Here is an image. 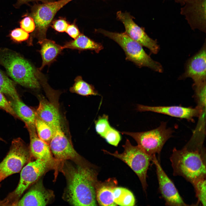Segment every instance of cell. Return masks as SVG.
I'll list each match as a JSON object with an SVG mask.
<instances>
[{
    "mask_svg": "<svg viewBox=\"0 0 206 206\" xmlns=\"http://www.w3.org/2000/svg\"><path fill=\"white\" fill-rule=\"evenodd\" d=\"M65 169L66 201L74 206H96L95 186L98 181L94 170L83 164L76 167L68 165Z\"/></svg>",
    "mask_w": 206,
    "mask_h": 206,
    "instance_id": "cell-1",
    "label": "cell"
},
{
    "mask_svg": "<svg viewBox=\"0 0 206 206\" xmlns=\"http://www.w3.org/2000/svg\"><path fill=\"white\" fill-rule=\"evenodd\" d=\"M175 176L183 177L192 184L205 178L206 154L201 150L173 149L170 157Z\"/></svg>",
    "mask_w": 206,
    "mask_h": 206,
    "instance_id": "cell-2",
    "label": "cell"
},
{
    "mask_svg": "<svg viewBox=\"0 0 206 206\" xmlns=\"http://www.w3.org/2000/svg\"><path fill=\"white\" fill-rule=\"evenodd\" d=\"M0 63L16 83L31 89L40 88L43 74L18 54L7 49L0 51Z\"/></svg>",
    "mask_w": 206,
    "mask_h": 206,
    "instance_id": "cell-3",
    "label": "cell"
},
{
    "mask_svg": "<svg viewBox=\"0 0 206 206\" xmlns=\"http://www.w3.org/2000/svg\"><path fill=\"white\" fill-rule=\"evenodd\" d=\"M116 42L123 49L126 59L139 67H147L155 71L162 72L161 64L153 60L143 49L142 46L129 37L125 32L121 33L110 32L102 29L95 30Z\"/></svg>",
    "mask_w": 206,
    "mask_h": 206,
    "instance_id": "cell-4",
    "label": "cell"
},
{
    "mask_svg": "<svg viewBox=\"0 0 206 206\" xmlns=\"http://www.w3.org/2000/svg\"><path fill=\"white\" fill-rule=\"evenodd\" d=\"M122 146L124 151L121 153H119L117 151L113 153L104 150L103 151L104 153L118 158L128 165L138 176L143 190L146 193L148 186L146 182L147 171L153 156L147 154L138 145H132L127 139Z\"/></svg>",
    "mask_w": 206,
    "mask_h": 206,
    "instance_id": "cell-5",
    "label": "cell"
},
{
    "mask_svg": "<svg viewBox=\"0 0 206 206\" xmlns=\"http://www.w3.org/2000/svg\"><path fill=\"white\" fill-rule=\"evenodd\" d=\"M167 122H162L159 126L150 130L121 133L132 137L145 152L152 156L160 154L165 143L172 136L174 131L171 128H167Z\"/></svg>",
    "mask_w": 206,
    "mask_h": 206,
    "instance_id": "cell-6",
    "label": "cell"
},
{
    "mask_svg": "<svg viewBox=\"0 0 206 206\" xmlns=\"http://www.w3.org/2000/svg\"><path fill=\"white\" fill-rule=\"evenodd\" d=\"M31 156L29 149L21 138L13 139L9 152L0 163V182L19 172L29 162Z\"/></svg>",
    "mask_w": 206,
    "mask_h": 206,
    "instance_id": "cell-7",
    "label": "cell"
},
{
    "mask_svg": "<svg viewBox=\"0 0 206 206\" xmlns=\"http://www.w3.org/2000/svg\"><path fill=\"white\" fill-rule=\"evenodd\" d=\"M72 0H60L35 5L31 15L35 24L36 35L39 41L46 38L47 30L57 12Z\"/></svg>",
    "mask_w": 206,
    "mask_h": 206,
    "instance_id": "cell-8",
    "label": "cell"
},
{
    "mask_svg": "<svg viewBox=\"0 0 206 206\" xmlns=\"http://www.w3.org/2000/svg\"><path fill=\"white\" fill-rule=\"evenodd\" d=\"M56 165L55 163L40 159H36L34 161L29 162L21 169L17 187L9 195L7 199H15L19 198L30 185Z\"/></svg>",
    "mask_w": 206,
    "mask_h": 206,
    "instance_id": "cell-9",
    "label": "cell"
},
{
    "mask_svg": "<svg viewBox=\"0 0 206 206\" xmlns=\"http://www.w3.org/2000/svg\"><path fill=\"white\" fill-rule=\"evenodd\" d=\"M53 135L49 144L51 152L58 161L80 160V155L62 128V125L53 128Z\"/></svg>",
    "mask_w": 206,
    "mask_h": 206,
    "instance_id": "cell-10",
    "label": "cell"
},
{
    "mask_svg": "<svg viewBox=\"0 0 206 206\" xmlns=\"http://www.w3.org/2000/svg\"><path fill=\"white\" fill-rule=\"evenodd\" d=\"M116 15L117 18L124 24L125 32L129 37L142 46L147 48L153 53H158L159 48L156 41L150 38L143 28L134 22L132 16L127 12L124 13L121 11L117 12Z\"/></svg>",
    "mask_w": 206,
    "mask_h": 206,
    "instance_id": "cell-11",
    "label": "cell"
},
{
    "mask_svg": "<svg viewBox=\"0 0 206 206\" xmlns=\"http://www.w3.org/2000/svg\"><path fill=\"white\" fill-rule=\"evenodd\" d=\"M152 161L156 168L159 189L161 195L167 206H187L180 195L175 185L165 172L155 154Z\"/></svg>",
    "mask_w": 206,
    "mask_h": 206,
    "instance_id": "cell-12",
    "label": "cell"
},
{
    "mask_svg": "<svg viewBox=\"0 0 206 206\" xmlns=\"http://www.w3.org/2000/svg\"><path fill=\"white\" fill-rule=\"evenodd\" d=\"M137 110L140 112H151L191 121L194 117L200 116L203 111L197 106L193 108L181 106H149L140 104L138 105Z\"/></svg>",
    "mask_w": 206,
    "mask_h": 206,
    "instance_id": "cell-13",
    "label": "cell"
},
{
    "mask_svg": "<svg viewBox=\"0 0 206 206\" xmlns=\"http://www.w3.org/2000/svg\"><path fill=\"white\" fill-rule=\"evenodd\" d=\"M206 55L205 42L201 49L188 60L185 72L179 79L190 78L194 83L206 81Z\"/></svg>",
    "mask_w": 206,
    "mask_h": 206,
    "instance_id": "cell-14",
    "label": "cell"
},
{
    "mask_svg": "<svg viewBox=\"0 0 206 206\" xmlns=\"http://www.w3.org/2000/svg\"><path fill=\"white\" fill-rule=\"evenodd\" d=\"M187 3L182 9L192 28L205 32L206 0H185Z\"/></svg>",
    "mask_w": 206,
    "mask_h": 206,
    "instance_id": "cell-15",
    "label": "cell"
},
{
    "mask_svg": "<svg viewBox=\"0 0 206 206\" xmlns=\"http://www.w3.org/2000/svg\"><path fill=\"white\" fill-rule=\"evenodd\" d=\"M52 191L46 189L41 182L34 185L15 205L45 206L53 197Z\"/></svg>",
    "mask_w": 206,
    "mask_h": 206,
    "instance_id": "cell-16",
    "label": "cell"
},
{
    "mask_svg": "<svg viewBox=\"0 0 206 206\" xmlns=\"http://www.w3.org/2000/svg\"><path fill=\"white\" fill-rule=\"evenodd\" d=\"M48 100L44 97L39 99L38 107L35 112L36 116L51 127L61 124L58 100Z\"/></svg>",
    "mask_w": 206,
    "mask_h": 206,
    "instance_id": "cell-17",
    "label": "cell"
},
{
    "mask_svg": "<svg viewBox=\"0 0 206 206\" xmlns=\"http://www.w3.org/2000/svg\"><path fill=\"white\" fill-rule=\"evenodd\" d=\"M29 134V151L31 156L36 159H40L56 163H58L53 157L49 145L38 136L35 125L25 126Z\"/></svg>",
    "mask_w": 206,
    "mask_h": 206,
    "instance_id": "cell-18",
    "label": "cell"
},
{
    "mask_svg": "<svg viewBox=\"0 0 206 206\" xmlns=\"http://www.w3.org/2000/svg\"><path fill=\"white\" fill-rule=\"evenodd\" d=\"M117 182L109 179L103 183L98 181L95 186L96 200L101 206H116L115 203L113 189L116 187Z\"/></svg>",
    "mask_w": 206,
    "mask_h": 206,
    "instance_id": "cell-19",
    "label": "cell"
},
{
    "mask_svg": "<svg viewBox=\"0 0 206 206\" xmlns=\"http://www.w3.org/2000/svg\"><path fill=\"white\" fill-rule=\"evenodd\" d=\"M41 48L39 52L42 59V65L39 70H41L46 65L49 66L55 61L64 49L62 46L51 40L45 38L38 41Z\"/></svg>",
    "mask_w": 206,
    "mask_h": 206,
    "instance_id": "cell-20",
    "label": "cell"
},
{
    "mask_svg": "<svg viewBox=\"0 0 206 206\" xmlns=\"http://www.w3.org/2000/svg\"><path fill=\"white\" fill-rule=\"evenodd\" d=\"M62 47L64 49H77L80 51H94L96 53H99L104 48L101 43L95 42L83 34H80L74 40L66 42Z\"/></svg>",
    "mask_w": 206,
    "mask_h": 206,
    "instance_id": "cell-21",
    "label": "cell"
},
{
    "mask_svg": "<svg viewBox=\"0 0 206 206\" xmlns=\"http://www.w3.org/2000/svg\"><path fill=\"white\" fill-rule=\"evenodd\" d=\"M10 103L17 116L25 122V126L35 125L36 117L35 112L23 103L19 98L12 99Z\"/></svg>",
    "mask_w": 206,
    "mask_h": 206,
    "instance_id": "cell-22",
    "label": "cell"
},
{
    "mask_svg": "<svg viewBox=\"0 0 206 206\" xmlns=\"http://www.w3.org/2000/svg\"><path fill=\"white\" fill-rule=\"evenodd\" d=\"M113 191L114 201L117 205H134L135 203L134 197L129 190L122 187H116L113 189Z\"/></svg>",
    "mask_w": 206,
    "mask_h": 206,
    "instance_id": "cell-23",
    "label": "cell"
},
{
    "mask_svg": "<svg viewBox=\"0 0 206 206\" xmlns=\"http://www.w3.org/2000/svg\"><path fill=\"white\" fill-rule=\"evenodd\" d=\"M74 81V84L70 89L71 92L83 96L99 95L94 86L84 80L81 76H77Z\"/></svg>",
    "mask_w": 206,
    "mask_h": 206,
    "instance_id": "cell-24",
    "label": "cell"
},
{
    "mask_svg": "<svg viewBox=\"0 0 206 206\" xmlns=\"http://www.w3.org/2000/svg\"><path fill=\"white\" fill-rule=\"evenodd\" d=\"M35 126L38 137L49 144L53 135V130L51 126L37 116Z\"/></svg>",
    "mask_w": 206,
    "mask_h": 206,
    "instance_id": "cell-25",
    "label": "cell"
},
{
    "mask_svg": "<svg viewBox=\"0 0 206 206\" xmlns=\"http://www.w3.org/2000/svg\"><path fill=\"white\" fill-rule=\"evenodd\" d=\"M0 92L13 99L19 98L13 83L0 70Z\"/></svg>",
    "mask_w": 206,
    "mask_h": 206,
    "instance_id": "cell-26",
    "label": "cell"
},
{
    "mask_svg": "<svg viewBox=\"0 0 206 206\" xmlns=\"http://www.w3.org/2000/svg\"><path fill=\"white\" fill-rule=\"evenodd\" d=\"M193 86L197 104V106L203 111L206 106V81L194 83Z\"/></svg>",
    "mask_w": 206,
    "mask_h": 206,
    "instance_id": "cell-27",
    "label": "cell"
},
{
    "mask_svg": "<svg viewBox=\"0 0 206 206\" xmlns=\"http://www.w3.org/2000/svg\"><path fill=\"white\" fill-rule=\"evenodd\" d=\"M206 180L205 178L199 179L192 184L194 187L196 195L198 199L197 204L206 205Z\"/></svg>",
    "mask_w": 206,
    "mask_h": 206,
    "instance_id": "cell-28",
    "label": "cell"
},
{
    "mask_svg": "<svg viewBox=\"0 0 206 206\" xmlns=\"http://www.w3.org/2000/svg\"><path fill=\"white\" fill-rule=\"evenodd\" d=\"M95 124L96 132L102 138L111 127L109 122L108 116L105 114L99 116Z\"/></svg>",
    "mask_w": 206,
    "mask_h": 206,
    "instance_id": "cell-29",
    "label": "cell"
},
{
    "mask_svg": "<svg viewBox=\"0 0 206 206\" xmlns=\"http://www.w3.org/2000/svg\"><path fill=\"white\" fill-rule=\"evenodd\" d=\"M103 138L109 144L117 146L121 140V136L118 131L111 127Z\"/></svg>",
    "mask_w": 206,
    "mask_h": 206,
    "instance_id": "cell-30",
    "label": "cell"
},
{
    "mask_svg": "<svg viewBox=\"0 0 206 206\" xmlns=\"http://www.w3.org/2000/svg\"><path fill=\"white\" fill-rule=\"evenodd\" d=\"M11 38L14 41L21 42L26 40L29 37V33L21 28H16L10 33Z\"/></svg>",
    "mask_w": 206,
    "mask_h": 206,
    "instance_id": "cell-31",
    "label": "cell"
},
{
    "mask_svg": "<svg viewBox=\"0 0 206 206\" xmlns=\"http://www.w3.org/2000/svg\"><path fill=\"white\" fill-rule=\"evenodd\" d=\"M21 28L29 33L33 32L35 29V24L33 18L30 16L22 19L19 22Z\"/></svg>",
    "mask_w": 206,
    "mask_h": 206,
    "instance_id": "cell-32",
    "label": "cell"
},
{
    "mask_svg": "<svg viewBox=\"0 0 206 206\" xmlns=\"http://www.w3.org/2000/svg\"><path fill=\"white\" fill-rule=\"evenodd\" d=\"M3 94L0 92V108L14 117L17 116L10 102L7 100Z\"/></svg>",
    "mask_w": 206,
    "mask_h": 206,
    "instance_id": "cell-33",
    "label": "cell"
},
{
    "mask_svg": "<svg viewBox=\"0 0 206 206\" xmlns=\"http://www.w3.org/2000/svg\"><path fill=\"white\" fill-rule=\"evenodd\" d=\"M68 25L65 20L59 19L53 23L52 27L56 31L59 32H65Z\"/></svg>",
    "mask_w": 206,
    "mask_h": 206,
    "instance_id": "cell-34",
    "label": "cell"
},
{
    "mask_svg": "<svg viewBox=\"0 0 206 206\" xmlns=\"http://www.w3.org/2000/svg\"><path fill=\"white\" fill-rule=\"evenodd\" d=\"M65 32L74 39L80 34L78 28L73 24L68 25Z\"/></svg>",
    "mask_w": 206,
    "mask_h": 206,
    "instance_id": "cell-35",
    "label": "cell"
},
{
    "mask_svg": "<svg viewBox=\"0 0 206 206\" xmlns=\"http://www.w3.org/2000/svg\"><path fill=\"white\" fill-rule=\"evenodd\" d=\"M53 0H17V5L20 6L21 5L25 4L29 1H39L43 2L44 3L52 1Z\"/></svg>",
    "mask_w": 206,
    "mask_h": 206,
    "instance_id": "cell-36",
    "label": "cell"
},
{
    "mask_svg": "<svg viewBox=\"0 0 206 206\" xmlns=\"http://www.w3.org/2000/svg\"><path fill=\"white\" fill-rule=\"evenodd\" d=\"M0 140L2 141H3V140L0 137Z\"/></svg>",
    "mask_w": 206,
    "mask_h": 206,
    "instance_id": "cell-37",
    "label": "cell"
},
{
    "mask_svg": "<svg viewBox=\"0 0 206 206\" xmlns=\"http://www.w3.org/2000/svg\"></svg>",
    "mask_w": 206,
    "mask_h": 206,
    "instance_id": "cell-38",
    "label": "cell"
}]
</instances>
